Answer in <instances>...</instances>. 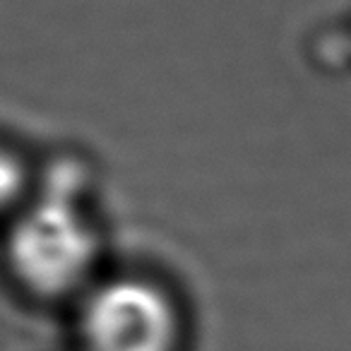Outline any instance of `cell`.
Returning <instances> with one entry per match:
<instances>
[{"label":"cell","instance_id":"obj_2","mask_svg":"<svg viewBox=\"0 0 351 351\" xmlns=\"http://www.w3.org/2000/svg\"><path fill=\"white\" fill-rule=\"evenodd\" d=\"M87 351H176L181 320L156 284L121 277L97 287L82 308Z\"/></svg>","mask_w":351,"mask_h":351},{"label":"cell","instance_id":"obj_3","mask_svg":"<svg viewBox=\"0 0 351 351\" xmlns=\"http://www.w3.org/2000/svg\"><path fill=\"white\" fill-rule=\"evenodd\" d=\"M29 197V171L25 161L10 147L0 145V224L8 226Z\"/></svg>","mask_w":351,"mask_h":351},{"label":"cell","instance_id":"obj_1","mask_svg":"<svg viewBox=\"0 0 351 351\" xmlns=\"http://www.w3.org/2000/svg\"><path fill=\"white\" fill-rule=\"evenodd\" d=\"M5 229V265L25 291L58 298L92 274L97 241L87 219L65 197H29Z\"/></svg>","mask_w":351,"mask_h":351}]
</instances>
